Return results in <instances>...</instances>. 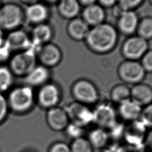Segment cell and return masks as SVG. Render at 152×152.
Here are the masks:
<instances>
[{
	"instance_id": "obj_1",
	"label": "cell",
	"mask_w": 152,
	"mask_h": 152,
	"mask_svg": "<svg viewBox=\"0 0 152 152\" xmlns=\"http://www.w3.org/2000/svg\"><path fill=\"white\" fill-rule=\"evenodd\" d=\"M118 39L116 30L111 25L102 23L90 29L85 39L90 49L99 53H105L112 50Z\"/></svg>"
},
{
	"instance_id": "obj_2",
	"label": "cell",
	"mask_w": 152,
	"mask_h": 152,
	"mask_svg": "<svg viewBox=\"0 0 152 152\" xmlns=\"http://www.w3.org/2000/svg\"><path fill=\"white\" fill-rule=\"evenodd\" d=\"M6 97L10 110L18 115L30 111L36 102L33 88L26 84L12 88Z\"/></svg>"
},
{
	"instance_id": "obj_3",
	"label": "cell",
	"mask_w": 152,
	"mask_h": 152,
	"mask_svg": "<svg viewBox=\"0 0 152 152\" xmlns=\"http://www.w3.org/2000/svg\"><path fill=\"white\" fill-rule=\"evenodd\" d=\"M25 20L24 10L18 4L8 2L0 7V27L4 31L20 28Z\"/></svg>"
},
{
	"instance_id": "obj_4",
	"label": "cell",
	"mask_w": 152,
	"mask_h": 152,
	"mask_svg": "<svg viewBox=\"0 0 152 152\" xmlns=\"http://www.w3.org/2000/svg\"><path fill=\"white\" fill-rule=\"evenodd\" d=\"M37 61L36 53L29 48L11 56L8 67L14 76L24 77L37 65Z\"/></svg>"
},
{
	"instance_id": "obj_5",
	"label": "cell",
	"mask_w": 152,
	"mask_h": 152,
	"mask_svg": "<svg viewBox=\"0 0 152 152\" xmlns=\"http://www.w3.org/2000/svg\"><path fill=\"white\" fill-rule=\"evenodd\" d=\"M93 110V124L96 126L109 129L118 121L116 109L107 102L97 103Z\"/></svg>"
},
{
	"instance_id": "obj_6",
	"label": "cell",
	"mask_w": 152,
	"mask_h": 152,
	"mask_svg": "<svg viewBox=\"0 0 152 152\" xmlns=\"http://www.w3.org/2000/svg\"><path fill=\"white\" fill-rule=\"evenodd\" d=\"M72 94L75 102L90 106L99 102V94L94 84L87 80H80L74 84Z\"/></svg>"
},
{
	"instance_id": "obj_7",
	"label": "cell",
	"mask_w": 152,
	"mask_h": 152,
	"mask_svg": "<svg viewBox=\"0 0 152 152\" xmlns=\"http://www.w3.org/2000/svg\"><path fill=\"white\" fill-rule=\"evenodd\" d=\"M35 97L38 105L47 110L59 106L61 91L56 84L47 83L39 87Z\"/></svg>"
},
{
	"instance_id": "obj_8",
	"label": "cell",
	"mask_w": 152,
	"mask_h": 152,
	"mask_svg": "<svg viewBox=\"0 0 152 152\" xmlns=\"http://www.w3.org/2000/svg\"><path fill=\"white\" fill-rule=\"evenodd\" d=\"M70 122L86 128L93 124V110L90 106L74 102L64 108Z\"/></svg>"
},
{
	"instance_id": "obj_9",
	"label": "cell",
	"mask_w": 152,
	"mask_h": 152,
	"mask_svg": "<svg viewBox=\"0 0 152 152\" xmlns=\"http://www.w3.org/2000/svg\"><path fill=\"white\" fill-rule=\"evenodd\" d=\"M147 131L140 119L125 123L122 140L126 144L140 148L143 147Z\"/></svg>"
},
{
	"instance_id": "obj_10",
	"label": "cell",
	"mask_w": 152,
	"mask_h": 152,
	"mask_svg": "<svg viewBox=\"0 0 152 152\" xmlns=\"http://www.w3.org/2000/svg\"><path fill=\"white\" fill-rule=\"evenodd\" d=\"M145 70L142 65L134 60L124 62L119 66L118 72L120 77L130 84H138L144 77Z\"/></svg>"
},
{
	"instance_id": "obj_11",
	"label": "cell",
	"mask_w": 152,
	"mask_h": 152,
	"mask_svg": "<svg viewBox=\"0 0 152 152\" xmlns=\"http://www.w3.org/2000/svg\"><path fill=\"white\" fill-rule=\"evenodd\" d=\"M46 121L50 129L55 132H64L70 122L65 109L59 106L47 110Z\"/></svg>"
},
{
	"instance_id": "obj_12",
	"label": "cell",
	"mask_w": 152,
	"mask_h": 152,
	"mask_svg": "<svg viewBox=\"0 0 152 152\" xmlns=\"http://www.w3.org/2000/svg\"><path fill=\"white\" fill-rule=\"evenodd\" d=\"M37 61L40 64L47 67H53L57 65L62 58L60 49L50 42L42 45L37 53Z\"/></svg>"
},
{
	"instance_id": "obj_13",
	"label": "cell",
	"mask_w": 152,
	"mask_h": 152,
	"mask_svg": "<svg viewBox=\"0 0 152 152\" xmlns=\"http://www.w3.org/2000/svg\"><path fill=\"white\" fill-rule=\"evenodd\" d=\"M4 42L12 53L27 50L31 43L30 36L20 28L10 31L5 37Z\"/></svg>"
},
{
	"instance_id": "obj_14",
	"label": "cell",
	"mask_w": 152,
	"mask_h": 152,
	"mask_svg": "<svg viewBox=\"0 0 152 152\" xmlns=\"http://www.w3.org/2000/svg\"><path fill=\"white\" fill-rule=\"evenodd\" d=\"M147 48L148 44L145 39L135 36L126 40L122 47V52L128 59L135 61L142 58L147 52Z\"/></svg>"
},
{
	"instance_id": "obj_15",
	"label": "cell",
	"mask_w": 152,
	"mask_h": 152,
	"mask_svg": "<svg viewBox=\"0 0 152 152\" xmlns=\"http://www.w3.org/2000/svg\"><path fill=\"white\" fill-rule=\"evenodd\" d=\"M25 20L34 26L46 23L49 15L48 7L40 2L27 6L24 10Z\"/></svg>"
},
{
	"instance_id": "obj_16",
	"label": "cell",
	"mask_w": 152,
	"mask_h": 152,
	"mask_svg": "<svg viewBox=\"0 0 152 152\" xmlns=\"http://www.w3.org/2000/svg\"><path fill=\"white\" fill-rule=\"evenodd\" d=\"M142 107L131 99L118 104L116 110L118 116L124 122L127 123L139 120Z\"/></svg>"
},
{
	"instance_id": "obj_17",
	"label": "cell",
	"mask_w": 152,
	"mask_h": 152,
	"mask_svg": "<svg viewBox=\"0 0 152 152\" xmlns=\"http://www.w3.org/2000/svg\"><path fill=\"white\" fill-rule=\"evenodd\" d=\"M53 36L52 27L47 23H44L34 26L30 36L31 46L39 50L40 47L49 43Z\"/></svg>"
},
{
	"instance_id": "obj_18",
	"label": "cell",
	"mask_w": 152,
	"mask_h": 152,
	"mask_svg": "<svg viewBox=\"0 0 152 152\" xmlns=\"http://www.w3.org/2000/svg\"><path fill=\"white\" fill-rule=\"evenodd\" d=\"M50 72L48 68L40 64L34 66L25 77L24 81L26 85L32 88L41 87L48 83Z\"/></svg>"
},
{
	"instance_id": "obj_19",
	"label": "cell",
	"mask_w": 152,
	"mask_h": 152,
	"mask_svg": "<svg viewBox=\"0 0 152 152\" xmlns=\"http://www.w3.org/2000/svg\"><path fill=\"white\" fill-rule=\"evenodd\" d=\"M131 99L144 107L152 103V88L145 84L138 83L131 89Z\"/></svg>"
},
{
	"instance_id": "obj_20",
	"label": "cell",
	"mask_w": 152,
	"mask_h": 152,
	"mask_svg": "<svg viewBox=\"0 0 152 152\" xmlns=\"http://www.w3.org/2000/svg\"><path fill=\"white\" fill-rule=\"evenodd\" d=\"M86 138L94 150L107 147L110 142L107 131L97 126L90 129Z\"/></svg>"
},
{
	"instance_id": "obj_21",
	"label": "cell",
	"mask_w": 152,
	"mask_h": 152,
	"mask_svg": "<svg viewBox=\"0 0 152 152\" xmlns=\"http://www.w3.org/2000/svg\"><path fill=\"white\" fill-rule=\"evenodd\" d=\"M83 19L87 24L95 26L103 23L105 13L100 5L93 4L86 6L83 11Z\"/></svg>"
},
{
	"instance_id": "obj_22",
	"label": "cell",
	"mask_w": 152,
	"mask_h": 152,
	"mask_svg": "<svg viewBox=\"0 0 152 152\" xmlns=\"http://www.w3.org/2000/svg\"><path fill=\"white\" fill-rule=\"evenodd\" d=\"M89 25L82 18H74L68 24V32L75 40L86 39L90 30Z\"/></svg>"
},
{
	"instance_id": "obj_23",
	"label": "cell",
	"mask_w": 152,
	"mask_h": 152,
	"mask_svg": "<svg viewBox=\"0 0 152 152\" xmlns=\"http://www.w3.org/2000/svg\"><path fill=\"white\" fill-rule=\"evenodd\" d=\"M138 25L137 14L131 10L126 11L119 18L118 26L120 30L125 34L134 33Z\"/></svg>"
},
{
	"instance_id": "obj_24",
	"label": "cell",
	"mask_w": 152,
	"mask_h": 152,
	"mask_svg": "<svg viewBox=\"0 0 152 152\" xmlns=\"http://www.w3.org/2000/svg\"><path fill=\"white\" fill-rule=\"evenodd\" d=\"M58 9L61 16L73 19L80 12V2L78 0H59Z\"/></svg>"
},
{
	"instance_id": "obj_25",
	"label": "cell",
	"mask_w": 152,
	"mask_h": 152,
	"mask_svg": "<svg viewBox=\"0 0 152 152\" xmlns=\"http://www.w3.org/2000/svg\"><path fill=\"white\" fill-rule=\"evenodd\" d=\"M14 75L8 66L0 65V92L3 93L11 89Z\"/></svg>"
},
{
	"instance_id": "obj_26",
	"label": "cell",
	"mask_w": 152,
	"mask_h": 152,
	"mask_svg": "<svg viewBox=\"0 0 152 152\" xmlns=\"http://www.w3.org/2000/svg\"><path fill=\"white\" fill-rule=\"evenodd\" d=\"M110 99L112 102L118 105L131 99V89L125 85L116 86L111 90Z\"/></svg>"
},
{
	"instance_id": "obj_27",
	"label": "cell",
	"mask_w": 152,
	"mask_h": 152,
	"mask_svg": "<svg viewBox=\"0 0 152 152\" xmlns=\"http://www.w3.org/2000/svg\"><path fill=\"white\" fill-rule=\"evenodd\" d=\"M69 145L71 152H94V151L93 147L85 137L71 141Z\"/></svg>"
},
{
	"instance_id": "obj_28",
	"label": "cell",
	"mask_w": 152,
	"mask_h": 152,
	"mask_svg": "<svg viewBox=\"0 0 152 152\" xmlns=\"http://www.w3.org/2000/svg\"><path fill=\"white\" fill-rule=\"evenodd\" d=\"M137 30L140 37L145 39L152 37V18H145L138 23Z\"/></svg>"
},
{
	"instance_id": "obj_29",
	"label": "cell",
	"mask_w": 152,
	"mask_h": 152,
	"mask_svg": "<svg viewBox=\"0 0 152 152\" xmlns=\"http://www.w3.org/2000/svg\"><path fill=\"white\" fill-rule=\"evenodd\" d=\"M85 128L69 122L65 129L64 131L66 137L71 141L77 138L84 137Z\"/></svg>"
},
{
	"instance_id": "obj_30",
	"label": "cell",
	"mask_w": 152,
	"mask_h": 152,
	"mask_svg": "<svg viewBox=\"0 0 152 152\" xmlns=\"http://www.w3.org/2000/svg\"><path fill=\"white\" fill-rule=\"evenodd\" d=\"M140 120L148 129H152V103L142 107Z\"/></svg>"
},
{
	"instance_id": "obj_31",
	"label": "cell",
	"mask_w": 152,
	"mask_h": 152,
	"mask_svg": "<svg viewBox=\"0 0 152 152\" xmlns=\"http://www.w3.org/2000/svg\"><path fill=\"white\" fill-rule=\"evenodd\" d=\"M10 111L7 97L0 92V124L6 119Z\"/></svg>"
},
{
	"instance_id": "obj_32",
	"label": "cell",
	"mask_w": 152,
	"mask_h": 152,
	"mask_svg": "<svg viewBox=\"0 0 152 152\" xmlns=\"http://www.w3.org/2000/svg\"><path fill=\"white\" fill-rule=\"evenodd\" d=\"M48 152H71L69 145L64 141H58L52 143L49 147Z\"/></svg>"
},
{
	"instance_id": "obj_33",
	"label": "cell",
	"mask_w": 152,
	"mask_h": 152,
	"mask_svg": "<svg viewBox=\"0 0 152 152\" xmlns=\"http://www.w3.org/2000/svg\"><path fill=\"white\" fill-rule=\"evenodd\" d=\"M12 51L8 48V45L4 42L0 46V64L2 65L7 61H9L12 54Z\"/></svg>"
},
{
	"instance_id": "obj_34",
	"label": "cell",
	"mask_w": 152,
	"mask_h": 152,
	"mask_svg": "<svg viewBox=\"0 0 152 152\" xmlns=\"http://www.w3.org/2000/svg\"><path fill=\"white\" fill-rule=\"evenodd\" d=\"M141 64L145 71H152V50L147 51L143 55Z\"/></svg>"
},
{
	"instance_id": "obj_35",
	"label": "cell",
	"mask_w": 152,
	"mask_h": 152,
	"mask_svg": "<svg viewBox=\"0 0 152 152\" xmlns=\"http://www.w3.org/2000/svg\"><path fill=\"white\" fill-rule=\"evenodd\" d=\"M113 150V152H140V148H137L125 143L118 145V147Z\"/></svg>"
},
{
	"instance_id": "obj_36",
	"label": "cell",
	"mask_w": 152,
	"mask_h": 152,
	"mask_svg": "<svg viewBox=\"0 0 152 152\" xmlns=\"http://www.w3.org/2000/svg\"><path fill=\"white\" fill-rule=\"evenodd\" d=\"M119 1V4L125 8L126 10H129L131 8L137 7L142 0H118Z\"/></svg>"
},
{
	"instance_id": "obj_37",
	"label": "cell",
	"mask_w": 152,
	"mask_h": 152,
	"mask_svg": "<svg viewBox=\"0 0 152 152\" xmlns=\"http://www.w3.org/2000/svg\"><path fill=\"white\" fill-rule=\"evenodd\" d=\"M143 147L149 152H152V129H148L144 140Z\"/></svg>"
},
{
	"instance_id": "obj_38",
	"label": "cell",
	"mask_w": 152,
	"mask_h": 152,
	"mask_svg": "<svg viewBox=\"0 0 152 152\" xmlns=\"http://www.w3.org/2000/svg\"><path fill=\"white\" fill-rule=\"evenodd\" d=\"M102 4L104 6L110 7L115 5L116 0H99Z\"/></svg>"
},
{
	"instance_id": "obj_39",
	"label": "cell",
	"mask_w": 152,
	"mask_h": 152,
	"mask_svg": "<svg viewBox=\"0 0 152 152\" xmlns=\"http://www.w3.org/2000/svg\"><path fill=\"white\" fill-rule=\"evenodd\" d=\"M96 1V0H79L78 1L81 2L83 4L86 5V6H87V5H90L94 4Z\"/></svg>"
},
{
	"instance_id": "obj_40",
	"label": "cell",
	"mask_w": 152,
	"mask_h": 152,
	"mask_svg": "<svg viewBox=\"0 0 152 152\" xmlns=\"http://www.w3.org/2000/svg\"><path fill=\"white\" fill-rule=\"evenodd\" d=\"M22 2H23L24 4H27V5H31L33 4H36L37 2H39V0H20Z\"/></svg>"
},
{
	"instance_id": "obj_41",
	"label": "cell",
	"mask_w": 152,
	"mask_h": 152,
	"mask_svg": "<svg viewBox=\"0 0 152 152\" xmlns=\"http://www.w3.org/2000/svg\"><path fill=\"white\" fill-rule=\"evenodd\" d=\"M94 152H113V150L110 148L105 147V148L99 149V150H95Z\"/></svg>"
},
{
	"instance_id": "obj_42",
	"label": "cell",
	"mask_w": 152,
	"mask_h": 152,
	"mask_svg": "<svg viewBox=\"0 0 152 152\" xmlns=\"http://www.w3.org/2000/svg\"><path fill=\"white\" fill-rule=\"evenodd\" d=\"M4 30L1 28V27H0V46L4 43Z\"/></svg>"
},
{
	"instance_id": "obj_43",
	"label": "cell",
	"mask_w": 152,
	"mask_h": 152,
	"mask_svg": "<svg viewBox=\"0 0 152 152\" xmlns=\"http://www.w3.org/2000/svg\"><path fill=\"white\" fill-rule=\"evenodd\" d=\"M46 1L48 2H50V3H53V2H56L57 1H59V0H45Z\"/></svg>"
},
{
	"instance_id": "obj_44",
	"label": "cell",
	"mask_w": 152,
	"mask_h": 152,
	"mask_svg": "<svg viewBox=\"0 0 152 152\" xmlns=\"http://www.w3.org/2000/svg\"><path fill=\"white\" fill-rule=\"evenodd\" d=\"M23 152H35V151H34L33 150H27L26 151H24Z\"/></svg>"
},
{
	"instance_id": "obj_45",
	"label": "cell",
	"mask_w": 152,
	"mask_h": 152,
	"mask_svg": "<svg viewBox=\"0 0 152 152\" xmlns=\"http://www.w3.org/2000/svg\"><path fill=\"white\" fill-rule=\"evenodd\" d=\"M1 3H0V7H1Z\"/></svg>"
},
{
	"instance_id": "obj_46",
	"label": "cell",
	"mask_w": 152,
	"mask_h": 152,
	"mask_svg": "<svg viewBox=\"0 0 152 152\" xmlns=\"http://www.w3.org/2000/svg\"><path fill=\"white\" fill-rule=\"evenodd\" d=\"M151 1H152V0H151Z\"/></svg>"
}]
</instances>
